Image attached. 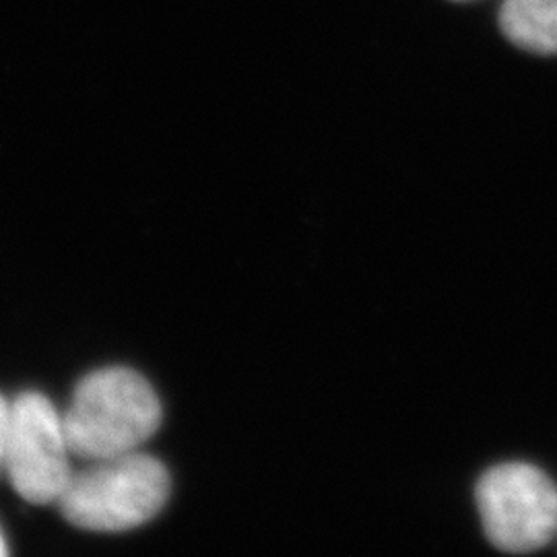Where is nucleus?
I'll return each instance as SVG.
<instances>
[{
	"mask_svg": "<svg viewBox=\"0 0 557 557\" xmlns=\"http://www.w3.org/2000/svg\"><path fill=\"white\" fill-rule=\"evenodd\" d=\"M170 490L172 481L165 465L135 450L96 460L73 473L57 504L62 517L79 529L120 533L158 517Z\"/></svg>",
	"mask_w": 557,
	"mask_h": 557,
	"instance_id": "obj_2",
	"label": "nucleus"
},
{
	"mask_svg": "<svg viewBox=\"0 0 557 557\" xmlns=\"http://www.w3.org/2000/svg\"><path fill=\"white\" fill-rule=\"evenodd\" d=\"M7 556V547H4V539L0 535V557Z\"/></svg>",
	"mask_w": 557,
	"mask_h": 557,
	"instance_id": "obj_7",
	"label": "nucleus"
},
{
	"mask_svg": "<svg viewBox=\"0 0 557 557\" xmlns=\"http://www.w3.org/2000/svg\"><path fill=\"white\" fill-rule=\"evenodd\" d=\"M62 416L52 400L29 391L11 403L4 469L13 490L36 506L54 504L73 478Z\"/></svg>",
	"mask_w": 557,
	"mask_h": 557,
	"instance_id": "obj_4",
	"label": "nucleus"
},
{
	"mask_svg": "<svg viewBox=\"0 0 557 557\" xmlns=\"http://www.w3.org/2000/svg\"><path fill=\"white\" fill-rule=\"evenodd\" d=\"M499 27L508 40L527 52L557 54V0H504Z\"/></svg>",
	"mask_w": 557,
	"mask_h": 557,
	"instance_id": "obj_5",
	"label": "nucleus"
},
{
	"mask_svg": "<svg viewBox=\"0 0 557 557\" xmlns=\"http://www.w3.org/2000/svg\"><path fill=\"white\" fill-rule=\"evenodd\" d=\"M479 515L487 539L510 554L547 545L557 533V485L529 462H502L478 483Z\"/></svg>",
	"mask_w": 557,
	"mask_h": 557,
	"instance_id": "obj_3",
	"label": "nucleus"
},
{
	"mask_svg": "<svg viewBox=\"0 0 557 557\" xmlns=\"http://www.w3.org/2000/svg\"><path fill=\"white\" fill-rule=\"evenodd\" d=\"M161 423L149 380L131 368H101L81 380L62 425L73 457L96 462L135 453Z\"/></svg>",
	"mask_w": 557,
	"mask_h": 557,
	"instance_id": "obj_1",
	"label": "nucleus"
},
{
	"mask_svg": "<svg viewBox=\"0 0 557 557\" xmlns=\"http://www.w3.org/2000/svg\"><path fill=\"white\" fill-rule=\"evenodd\" d=\"M9 409H11V403L0 395V469H2V465H4L7 430H9Z\"/></svg>",
	"mask_w": 557,
	"mask_h": 557,
	"instance_id": "obj_6",
	"label": "nucleus"
}]
</instances>
